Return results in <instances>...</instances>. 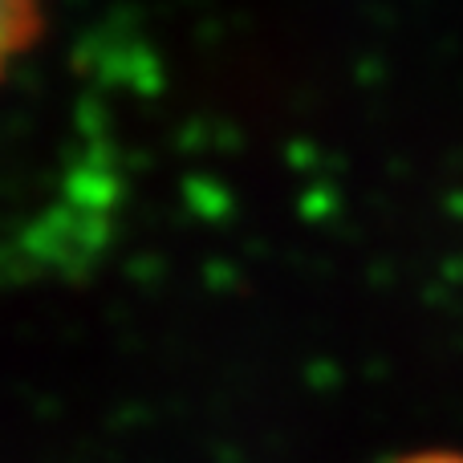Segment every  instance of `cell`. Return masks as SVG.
<instances>
[{
  "label": "cell",
  "instance_id": "cell-1",
  "mask_svg": "<svg viewBox=\"0 0 463 463\" xmlns=\"http://www.w3.org/2000/svg\"><path fill=\"white\" fill-rule=\"evenodd\" d=\"M45 29V0H0V81L37 45Z\"/></svg>",
  "mask_w": 463,
  "mask_h": 463
},
{
  "label": "cell",
  "instance_id": "cell-2",
  "mask_svg": "<svg viewBox=\"0 0 463 463\" xmlns=\"http://www.w3.org/2000/svg\"><path fill=\"white\" fill-rule=\"evenodd\" d=\"M394 463H463V456L459 451H423V456H407Z\"/></svg>",
  "mask_w": 463,
  "mask_h": 463
}]
</instances>
